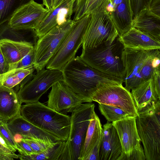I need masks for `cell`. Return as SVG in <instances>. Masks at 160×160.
<instances>
[{
    "mask_svg": "<svg viewBox=\"0 0 160 160\" xmlns=\"http://www.w3.org/2000/svg\"><path fill=\"white\" fill-rule=\"evenodd\" d=\"M72 19L57 25L39 38L34 47L33 67L37 72L44 68L60 46L75 22Z\"/></svg>",
    "mask_w": 160,
    "mask_h": 160,
    "instance_id": "cell-9",
    "label": "cell"
},
{
    "mask_svg": "<svg viewBox=\"0 0 160 160\" xmlns=\"http://www.w3.org/2000/svg\"><path fill=\"white\" fill-rule=\"evenodd\" d=\"M122 153L121 142L112 123L103 126L99 151V160H117Z\"/></svg>",
    "mask_w": 160,
    "mask_h": 160,
    "instance_id": "cell-17",
    "label": "cell"
},
{
    "mask_svg": "<svg viewBox=\"0 0 160 160\" xmlns=\"http://www.w3.org/2000/svg\"><path fill=\"white\" fill-rule=\"evenodd\" d=\"M64 0H56L54 5V8L59 5Z\"/></svg>",
    "mask_w": 160,
    "mask_h": 160,
    "instance_id": "cell-39",
    "label": "cell"
},
{
    "mask_svg": "<svg viewBox=\"0 0 160 160\" xmlns=\"http://www.w3.org/2000/svg\"><path fill=\"white\" fill-rule=\"evenodd\" d=\"M48 98V107L65 114L73 112L83 102L80 97L64 81L58 82L52 87Z\"/></svg>",
    "mask_w": 160,
    "mask_h": 160,
    "instance_id": "cell-13",
    "label": "cell"
},
{
    "mask_svg": "<svg viewBox=\"0 0 160 160\" xmlns=\"http://www.w3.org/2000/svg\"><path fill=\"white\" fill-rule=\"evenodd\" d=\"M7 125L15 142L21 138L59 141L27 121L20 114L7 121Z\"/></svg>",
    "mask_w": 160,
    "mask_h": 160,
    "instance_id": "cell-16",
    "label": "cell"
},
{
    "mask_svg": "<svg viewBox=\"0 0 160 160\" xmlns=\"http://www.w3.org/2000/svg\"><path fill=\"white\" fill-rule=\"evenodd\" d=\"M119 36L125 48L142 50L160 49V41L133 27Z\"/></svg>",
    "mask_w": 160,
    "mask_h": 160,
    "instance_id": "cell-20",
    "label": "cell"
},
{
    "mask_svg": "<svg viewBox=\"0 0 160 160\" xmlns=\"http://www.w3.org/2000/svg\"><path fill=\"white\" fill-rule=\"evenodd\" d=\"M18 148V151L20 154L24 155H29L36 154L30 146L25 142L20 140L16 141Z\"/></svg>",
    "mask_w": 160,
    "mask_h": 160,
    "instance_id": "cell-34",
    "label": "cell"
},
{
    "mask_svg": "<svg viewBox=\"0 0 160 160\" xmlns=\"http://www.w3.org/2000/svg\"><path fill=\"white\" fill-rule=\"evenodd\" d=\"M7 122V121H6L5 120H4L3 118H1L0 116V124L2 123V122Z\"/></svg>",
    "mask_w": 160,
    "mask_h": 160,
    "instance_id": "cell-40",
    "label": "cell"
},
{
    "mask_svg": "<svg viewBox=\"0 0 160 160\" xmlns=\"http://www.w3.org/2000/svg\"><path fill=\"white\" fill-rule=\"evenodd\" d=\"M7 122L0 124V136L5 141L9 148L15 152L18 150V148L13 136L7 126Z\"/></svg>",
    "mask_w": 160,
    "mask_h": 160,
    "instance_id": "cell-30",
    "label": "cell"
},
{
    "mask_svg": "<svg viewBox=\"0 0 160 160\" xmlns=\"http://www.w3.org/2000/svg\"><path fill=\"white\" fill-rule=\"evenodd\" d=\"M118 133L122 153L117 160H145L136 123V117H131L112 122Z\"/></svg>",
    "mask_w": 160,
    "mask_h": 160,
    "instance_id": "cell-10",
    "label": "cell"
},
{
    "mask_svg": "<svg viewBox=\"0 0 160 160\" xmlns=\"http://www.w3.org/2000/svg\"><path fill=\"white\" fill-rule=\"evenodd\" d=\"M150 9L154 14L160 17V0H153L150 4Z\"/></svg>",
    "mask_w": 160,
    "mask_h": 160,
    "instance_id": "cell-36",
    "label": "cell"
},
{
    "mask_svg": "<svg viewBox=\"0 0 160 160\" xmlns=\"http://www.w3.org/2000/svg\"><path fill=\"white\" fill-rule=\"evenodd\" d=\"M109 0H103L91 13L82 44V49L96 47L114 40L119 35L106 8Z\"/></svg>",
    "mask_w": 160,
    "mask_h": 160,
    "instance_id": "cell-7",
    "label": "cell"
},
{
    "mask_svg": "<svg viewBox=\"0 0 160 160\" xmlns=\"http://www.w3.org/2000/svg\"><path fill=\"white\" fill-rule=\"evenodd\" d=\"M20 114L58 140H67L71 125L69 116L58 112L39 101L21 105Z\"/></svg>",
    "mask_w": 160,
    "mask_h": 160,
    "instance_id": "cell-3",
    "label": "cell"
},
{
    "mask_svg": "<svg viewBox=\"0 0 160 160\" xmlns=\"http://www.w3.org/2000/svg\"><path fill=\"white\" fill-rule=\"evenodd\" d=\"M109 15L119 35L128 31L132 27L133 20L130 0H123L114 8Z\"/></svg>",
    "mask_w": 160,
    "mask_h": 160,
    "instance_id": "cell-22",
    "label": "cell"
},
{
    "mask_svg": "<svg viewBox=\"0 0 160 160\" xmlns=\"http://www.w3.org/2000/svg\"><path fill=\"white\" fill-rule=\"evenodd\" d=\"M160 49L147 50L125 48L123 82L130 91L151 78L154 70L160 67Z\"/></svg>",
    "mask_w": 160,
    "mask_h": 160,
    "instance_id": "cell-4",
    "label": "cell"
},
{
    "mask_svg": "<svg viewBox=\"0 0 160 160\" xmlns=\"http://www.w3.org/2000/svg\"><path fill=\"white\" fill-rule=\"evenodd\" d=\"M64 81L62 70L45 69L37 72L32 79L21 85L17 94L22 104L35 102L55 83Z\"/></svg>",
    "mask_w": 160,
    "mask_h": 160,
    "instance_id": "cell-11",
    "label": "cell"
},
{
    "mask_svg": "<svg viewBox=\"0 0 160 160\" xmlns=\"http://www.w3.org/2000/svg\"><path fill=\"white\" fill-rule=\"evenodd\" d=\"M101 138L98 141L85 160H99V151Z\"/></svg>",
    "mask_w": 160,
    "mask_h": 160,
    "instance_id": "cell-35",
    "label": "cell"
},
{
    "mask_svg": "<svg viewBox=\"0 0 160 160\" xmlns=\"http://www.w3.org/2000/svg\"><path fill=\"white\" fill-rule=\"evenodd\" d=\"M62 70L64 81L80 97L83 102H92V96L103 87L123 83L119 78L93 68L79 56L69 61Z\"/></svg>",
    "mask_w": 160,
    "mask_h": 160,
    "instance_id": "cell-1",
    "label": "cell"
},
{
    "mask_svg": "<svg viewBox=\"0 0 160 160\" xmlns=\"http://www.w3.org/2000/svg\"><path fill=\"white\" fill-rule=\"evenodd\" d=\"M75 1L64 0L58 6L50 10L35 29L36 37L40 38L54 27L62 25L71 20Z\"/></svg>",
    "mask_w": 160,
    "mask_h": 160,
    "instance_id": "cell-15",
    "label": "cell"
},
{
    "mask_svg": "<svg viewBox=\"0 0 160 160\" xmlns=\"http://www.w3.org/2000/svg\"><path fill=\"white\" fill-rule=\"evenodd\" d=\"M91 99L92 102L118 108L131 116L136 117L138 115L131 92L122 84H113L103 87L94 94Z\"/></svg>",
    "mask_w": 160,
    "mask_h": 160,
    "instance_id": "cell-12",
    "label": "cell"
},
{
    "mask_svg": "<svg viewBox=\"0 0 160 160\" xmlns=\"http://www.w3.org/2000/svg\"><path fill=\"white\" fill-rule=\"evenodd\" d=\"M125 49L119 34L112 41L103 42L94 48L82 49L79 57L93 68L123 81Z\"/></svg>",
    "mask_w": 160,
    "mask_h": 160,
    "instance_id": "cell-2",
    "label": "cell"
},
{
    "mask_svg": "<svg viewBox=\"0 0 160 160\" xmlns=\"http://www.w3.org/2000/svg\"></svg>",
    "mask_w": 160,
    "mask_h": 160,
    "instance_id": "cell-44",
    "label": "cell"
},
{
    "mask_svg": "<svg viewBox=\"0 0 160 160\" xmlns=\"http://www.w3.org/2000/svg\"><path fill=\"white\" fill-rule=\"evenodd\" d=\"M34 47L26 55L17 62L9 65V71L12 69L33 67Z\"/></svg>",
    "mask_w": 160,
    "mask_h": 160,
    "instance_id": "cell-31",
    "label": "cell"
},
{
    "mask_svg": "<svg viewBox=\"0 0 160 160\" xmlns=\"http://www.w3.org/2000/svg\"><path fill=\"white\" fill-rule=\"evenodd\" d=\"M3 74L0 75V116L8 121L20 114L22 104L12 88L2 85Z\"/></svg>",
    "mask_w": 160,
    "mask_h": 160,
    "instance_id": "cell-19",
    "label": "cell"
},
{
    "mask_svg": "<svg viewBox=\"0 0 160 160\" xmlns=\"http://www.w3.org/2000/svg\"><path fill=\"white\" fill-rule=\"evenodd\" d=\"M34 69V67H31L10 70L3 74L2 85L7 88H12L21 83L26 77L31 75Z\"/></svg>",
    "mask_w": 160,
    "mask_h": 160,
    "instance_id": "cell-25",
    "label": "cell"
},
{
    "mask_svg": "<svg viewBox=\"0 0 160 160\" xmlns=\"http://www.w3.org/2000/svg\"><path fill=\"white\" fill-rule=\"evenodd\" d=\"M160 67L154 71L152 77V85L156 98L160 100Z\"/></svg>",
    "mask_w": 160,
    "mask_h": 160,
    "instance_id": "cell-32",
    "label": "cell"
},
{
    "mask_svg": "<svg viewBox=\"0 0 160 160\" xmlns=\"http://www.w3.org/2000/svg\"><path fill=\"white\" fill-rule=\"evenodd\" d=\"M19 140L27 143L36 153L48 151L56 147L62 142L52 140H41L27 138H21Z\"/></svg>",
    "mask_w": 160,
    "mask_h": 160,
    "instance_id": "cell-29",
    "label": "cell"
},
{
    "mask_svg": "<svg viewBox=\"0 0 160 160\" xmlns=\"http://www.w3.org/2000/svg\"><path fill=\"white\" fill-rule=\"evenodd\" d=\"M103 128L100 120L94 111L92 114L79 160H85L101 138Z\"/></svg>",
    "mask_w": 160,
    "mask_h": 160,
    "instance_id": "cell-23",
    "label": "cell"
},
{
    "mask_svg": "<svg viewBox=\"0 0 160 160\" xmlns=\"http://www.w3.org/2000/svg\"><path fill=\"white\" fill-rule=\"evenodd\" d=\"M77 1V0H76V1H75V2H76V1Z\"/></svg>",
    "mask_w": 160,
    "mask_h": 160,
    "instance_id": "cell-43",
    "label": "cell"
},
{
    "mask_svg": "<svg viewBox=\"0 0 160 160\" xmlns=\"http://www.w3.org/2000/svg\"><path fill=\"white\" fill-rule=\"evenodd\" d=\"M90 17V14H87L75 22L60 46L47 63L46 68L62 70L66 63L75 57L82 45Z\"/></svg>",
    "mask_w": 160,
    "mask_h": 160,
    "instance_id": "cell-8",
    "label": "cell"
},
{
    "mask_svg": "<svg viewBox=\"0 0 160 160\" xmlns=\"http://www.w3.org/2000/svg\"><path fill=\"white\" fill-rule=\"evenodd\" d=\"M0 48L6 63L9 65L17 62L34 48L32 43L26 41H17L0 39Z\"/></svg>",
    "mask_w": 160,
    "mask_h": 160,
    "instance_id": "cell-21",
    "label": "cell"
},
{
    "mask_svg": "<svg viewBox=\"0 0 160 160\" xmlns=\"http://www.w3.org/2000/svg\"><path fill=\"white\" fill-rule=\"evenodd\" d=\"M33 29H17L11 28L8 21L0 26V39H7L17 41H25V36Z\"/></svg>",
    "mask_w": 160,
    "mask_h": 160,
    "instance_id": "cell-27",
    "label": "cell"
},
{
    "mask_svg": "<svg viewBox=\"0 0 160 160\" xmlns=\"http://www.w3.org/2000/svg\"><path fill=\"white\" fill-rule=\"evenodd\" d=\"M95 107L91 102L82 104L72 112L69 136L62 144L63 160H79Z\"/></svg>",
    "mask_w": 160,
    "mask_h": 160,
    "instance_id": "cell-6",
    "label": "cell"
},
{
    "mask_svg": "<svg viewBox=\"0 0 160 160\" xmlns=\"http://www.w3.org/2000/svg\"><path fill=\"white\" fill-rule=\"evenodd\" d=\"M0 160H2V158L1 157H0Z\"/></svg>",
    "mask_w": 160,
    "mask_h": 160,
    "instance_id": "cell-41",
    "label": "cell"
},
{
    "mask_svg": "<svg viewBox=\"0 0 160 160\" xmlns=\"http://www.w3.org/2000/svg\"><path fill=\"white\" fill-rule=\"evenodd\" d=\"M34 0H0V26L8 21L22 6Z\"/></svg>",
    "mask_w": 160,
    "mask_h": 160,
    "instance_id": "cell-26",
    "label": "cell"
},
{
    "mask_svg": "<svg viewBox=\"0 0 160 160\" xmlns=\"http://www.w3.org/2000/svg\"><path fill=\"white\" fill-rule=\"evenodd\" d=\"M55 1L56 0H42V4L47 9L51 10L54 9Z\"/></svg>",
    "mask_w": 160,
    "mask_h": 160,
    "instance_id": "cell-38",
    "label": "cell"
},
{
    "mask_svg": "<svg viewBox=\"0 0 160 160\" xmlns=\"http://www.w3.org/2000/svg\"><path fill=\"white\" fill-rule=\"evenodd\" d=\"M9 71V66L6 63L0 48V75Z\"/></svg>",
    "mask_w": 160,
    "mask_h": 160,
    "instance_id": "cell-37",
    "label": "cell"
},
{
    "mask_svg": "<svg viewBox=\"0 0 160 160\" xmlns=\"http://www.w3.org/2000/svg\"><path fill=\"white\" fill-rule=\"evenodd\" d=\"M50 10L34 0L22 6L8 21L9 26L17 29H35Z\"/></svg>",
    "mask_w": 160,
    "mask_h": 160,
    "instance_id": "cell-14",
    "label": "cell"
},
{
    "mask_svg": "<svg viewBox=\"0 0 160 160\" xmlns=\"http://www.w3.org/2000/svg\"><path fill=\"white\" fill-rule=\"evenodd\" d=\"M136 123L146 160H160V100L137 112Z\"/></svg>",
    "mask_w": 160,
    "mask_h": 160,
    "instance_id": "cell-5",
    "label": "cell"
},
{
    "mask_svg": "<svg viewBox=\"0 0 160 160\" xmlns=\"http://www.w3.org/2000/svg\"><path fill=\"white\" fill-rule=\"evenodd\" d=\"M0 157L2 160H12L18 158V155L0 142Z\"/></svg>",
    "mask_w": 160,
    "mask_h": 160,
    "instance_id": "cell-33",
    "label": "cell"
},
{
    "mask_svg": "<svg viewBox=\"0 0 160 160\" xmlns=\"http://www.w3.org/2000/svg\"><path fill=\"white\" fill-rule=\"evenodd\" d=\"M98 108L101 113L110 122L132 117L121 109L113 106L98 103Z\"/></svg>",
    "mask_w": 160,
    "mask_h": 160,
    "instance_id": "cell-28",
    "label": "cell"
},
{
    "mask_svg": "<svg viewBox=\"0 0 160 160\" xmlns=\"http://www.w3.org/2000/svg\"><path fill=\"white\" fill-rule=\"evenodd\" d=\"M132 27L160 41V17L150 8H144L138 13L133 19Z\"/></svg>",
    "mask_w": 160,
    "mask_h": 160,
    "instance_id": "cell-18",
    "label": "cell"
},
{
    "mask_svg": "<svg viewBox=\"0 0 160 160\" xmlns=\"http://www.w3.org/2000/svg\"></svg>",
    "mask_w": 160,
    "mask_h": 160,
    "instance_id": "cell-42",
    "label": "cell"
},
{
    "mask_svg": "<svg viewBox=\"0 0 160 160\" xmlns=\"http://www.w3.org/2000/svg\"><path fill=\"white\" fill-rule=\"evenodd\" d=\"M137 112L152 105L158 101L154 94L151 78L141 83L131 92Z\"/></svg>",
    "mask_w": 160,
    "mask_h": 160,
    "instance_id": "cell-24",
    "label": "cell"
}]
</instances>
